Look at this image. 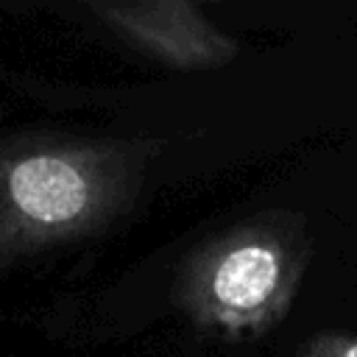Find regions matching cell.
<instances>
[{
	"mask_svg": "<svg viewBox=\"0 0 357 357\" xmlns=\"http://www.w3.org/2000/svg\"><path fill=\"white\" fill-rule=\"evenodd\" d=\"M151 153L131 139H0V268L112 226L139 195Z\"/></svg>",
	"mask_w": 357,
	"mask_h": 357,
	"instance_id": "6da1fadb",
	"label": "cell"
},
{
	"mask_svg": "<svg viewBox=\"0 0 357 357\" xmlns=\"http://www.w3.org/2000/svg\"><path fill=\"white\" fill-rule=\"evenodd\" d=\"M307 259L304 220L268 212L206 240L184 262L176 301L204 332L226 340L259 337L287 315Z\"/></svg>",
	"mask_w": 357,
	"mask_h": 357,
	"instance_id": "7a4b0ae2",
	"label": "cell"
},
{
	"mask_svg": "<svg viewBox=\"0 0 357 357\" xmlns=\"http://www.w3.org/2000/svg\"><path fill=\"white\" fill-rule=\"evenodd\" d=\"M89 11L117 39L173 70H218L240 53L190 0H92Z\"/></svg>",
	"mask_w": 357,
	"mask_h": 357,
	"instance_id": "3957f363",
	"label": "cell"
},
{
	"mask_svg": "<svg viewBox=\"0 0 357 357\" xmlns=\"http://www.w3.org/2000/svg\"><path fill=\"white\" fill-rule=\"evenodd\" d=\"M296 357H357V335L318 332L296 351Z\"/></svg>",
	"mask_w": 357,
	"mask_h": 357,
	"instance_id": "277c9868",
	"label": "cell"
}]
</instances>
